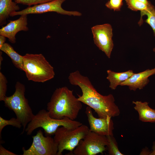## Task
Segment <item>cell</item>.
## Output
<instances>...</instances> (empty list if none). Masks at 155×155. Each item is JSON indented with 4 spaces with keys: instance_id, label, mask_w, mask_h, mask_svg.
Listing matches in <instances>:
<instances>
[{
    "instance_id": "ffe728a7",
    "label": "cell",
    "mask_w": 155,
    "mask_h": 155,
    "mask_svg": "<svg viewBox=\"0 0 155 155\" xmlns=\"http://www.w3.org/2000/svg\"><path fill=\"white\" fill-rule=\"evenodd\" d=\"M10 125L13 126L20 128L22 125L21 122L17 118L12 117L9 120H7L0 116V138H1V132L3 128L6 126Z\"/></svg>"
},
{
    "instance_id": "44dd1931",
    "label": "cell",
    "mask_w": 155,
    "mask_h": 155,
    "mask_svg": "<svg viewBox=\"0 0 155 155\" xmlns=\"http://www.w3.org/2000/svg\"><path fill=\"white\" fill-rule=\"evenodd\" d=\"M128 7L131 10L140 11L146 9L148 7L150 2L148 5L138 0H125Z\"/></svg>"
},
{
    "instance_id": "d4e9b609",
    "label": "cell",
    "mask_w": 155,
    "mask_h": 155,
    "mask_svg": "<svg viewBox=\"0 0 155 155\" xmlns=\"http://www.w3.org/2000/svg\"><path fill=\"white\" fill-rule=\"evenodd\" d=\"M5 149L1 144L0 145V155H17Z\"/></svg>"
},
{
    "instance_id": "5bb4252c",
    "label": "cell",
    "mask_w": 155,
    "mask_h": 155,
    "mask_svg": "<svg viewBox=\"0 0 155 155\" xmlns=\"http://www.w3.org/2000/svg\"><path fill=\"white\" fill-rule=\"evenodd\" d=\"M134 108L138 113L139 120L143 122H155V110L150 107L148 102L133 101Z\"/></svg>"
},
{
    "instance_id": "2e32d148",
    "label": "cell",
    "mask_w": 155,
    "mask_h": 155,
    "mask_svg": "<svg viewBox=\"0 0 155 155\" xmlns=\"http://www.w3.org/2000/svg\"><path fill=\"white\" fill-rule=\"evenodd\" d=\"M107 79L109 81V87L111 89L115 90L122 82L129 78L134 73L132 70L122 72H116L108 70L107 71Z\"/></svg>"
},
{
    "instance_id": "30bf717a",
    "label": "cell",
    "mask_w": 155,
    "mask_h": 155,
    "mask_svg": "<svg viewBox=\"0 0 155 155\" xmlns=\"http://www.w3.org/2000/svg\"><path fill=\"white\" fill-rule=\"evenodd\" d=\"M91 29L94 44L110 58L114 46L112 26L109 24H105L95 26Z\"/></svg>"
},
{
    "instance_id": "4dcf8cb0",
    "label": "cell",
    "mask_w": 155,
    "mask_h": 155,
    "mask_svg": "<svg viewBox=\"0 0 155 155\" xmlns=\"http://www.w3.org/2000/svg\"><path fill=\"white\" fill-rule=\"evenodd\" d=\"M153 51L154 52H155V48L153 49Z\"/></svg>"
},
{
    "instance_id": "3957f363",
    "label": "cell",
    "mask_w": 155,
    "mask_h": 155,
    "mask_svg": "<svg viewBox=\"0 0 155 155\" xmlns=\"http://www.w3.org/2000/svg\"><path fill=\"white\" fill-rule=\"evenodd\" d=\"M23 56V71L28 80L43 83L54 78V68L43 55L26 53Z\"/></svg>"
},
{
    "instance_id": "83f0119b",
    "label": "cell",
    "mask_w": 155,
    "mask_h": 155,
    "mask_svg": "<svg viewBox=\"0 0 155 155\" xmlns=\"http://www.w3.org/2000/svg\"><path fill=\"white\" fill-rule=\"evenodd\" d=\"M152 149V150L151 151L150 155H155V142L153 143Z\"/></svg>"
},
{
    "instance_id": "cb8c5ba5",
    "label": "cell",
    "mask_w": 155,
    "mask_h": 155,
    "mask_svg": "<svg viewBox=\"0 0 155 155\" xmlns=\"http://www.w3.org/2000/svg\"><path fill=\"white\" fill-rule=\"evenodd\" d=\"M54 0H14L17 4H20L31 6L32 5L50 2Z\"/></svg>"
},
{
    "instance_id": "e0dca14e",
    "label": "cell",
    "mask_w": 155,
    "mask_h": 155,
    "mask_svg": "<svg viewBox=\"0 0 155 155\" xmlns=\"http://www.w3.org/2000/svg\"><path fill=\"white\" fill-rule=\"evenodd\" d=\"M0 50L5 53L11 59L14 66L19 69L23 71V56L16 51L9 44L5 42L0 48Z\"/></svg>"
},
{
    "instance_id": "277c9868",
    "label": "cell",
    "mask_w": 155,
    "mask_h": 155,
    "mask_svg": "<svg viewBox=\"0 0 155 155\" xmlns=\"http://www.w3.org/2000/svg\"><path fill=\"white\" fill-rule=\"evenodd\" d=\"M82 125L80 121L72 120L67 117L58 119L50 117L47 111L40 110L34 115L31 121L28 124L25 130L27 135H31L34 130L41 127L44 130L45 136L54 135L58 128L63 126L74 128Z\"/></svg>"
},
{
    "instance_id": "7a4b0ae2",
    "label": "cell",
    "mask_w": 155,
    "mask_h": 155,
    "mask_svg": "<svg viewBox=\"0 0 155 155\" xmlns=\"http://www.w3.org/2000/svg\"><path fill=\"white\" fill-rule=\"evenodd\" d=\"M82 102L67 87L57 88L47 104V110L50 117L61 119L67 117L75 120L82 108Z\"/></svg>"
},
{
    "instance_id": "8992f818",
    "label": "cell",
    "mask_w": 155,
    "mask_h": 155,
    "mask_svg": "<svg viewBox=\"0 0 155 155\" xmlns=\"http://www.w3.org/2000/svg\"><path fill=\"white\" fill-rule=\"evenodd\" d=\"M89 130L87 126L83 124L74 128L59 127L53 137L58 148L57 155H62L65 150L72 152Z\"/></svg>"
},
{
    "instance_id": "6da1fadb",
    "label": "cell",
    "mask_w": 155,
    "mask_h": 155,
    "mask_svg": "<svg viewBox=\"0 0 155 155\" xmlns=\"http://www.w3.org/2000/svg\"><path fill=\"white\" fill-rule=\"evenodd\" d=\"M68 78L71 85L78 86L82 90V95H78V100L93 109L99 117L119 115L120 110L112 94L104 96L99 93L89 78L78 70L70 73Z\"/></svg>"
},
{
    "instance_id": "9c48e42d",
    "label": "cell",
    "mask_w": 155,
    "mask_h": 155,
    "mask_svg": "<svg viewBox=\"0 0 155 155\" xmlns=\"http://www.w3.org/2000/svg\"><path fill=\"white\" fill-rule=\"evenodd\" d=\"M66 0H54L53 1L28 6L21 11L11 13L10 16L27 15L29 14H41L49 12H55L62 15L80 16L82 14L77 11H67L62 7V3Z\"/></svg>"
},
{
    "instance_id": "7c38bea8",
    "label": "cell",
    "mask_w": 155,
    "mask_h": 155,
    "mask_svg": "<svg viewBox=\"0 0 155 155\" xmlns=\"http://www.w3.org/2000/svg\"><path fill=\"white\" fill-rule=\"evenodd\" d=\"M27 25V15H21L18 19L9 21L5 26L2 27L0 29V35L8 38L9 41L12 43H15L17 33L22 31H27L28 30Z\"/></svg>"
},
{
    "instance_id": "f546056e",
    "label": "cell",
    "mask_w": 155,
    "mask_h": 155,
    "mask_svg": "<svg viewBox=\"0 0 155 155\" xmlns=\"http://www.w3.org/2000/svg\"><path fill=\"white\" fill-rule=\"evenodd\" d=\"M2 51H0V67L1 69V63L2 60H3V59L2 57Z\"/></svg>"
},
{
    "instance_id": "8fae6325",
    "label": "cell",
    "mask_w": 155,
    "mask_h": 155,
    "mask_svg": "<svg viewBox=\"0 0 155 155\" xmlns=\"http://www.w3.org/2000/svg\"><path fill=\"white\" fill-rule=\"evenodd\" d=\"M85 113L90 126V131L98 134L107 136L113 135L114 123L111 117L97 118L93 115L91 108L87 106Z\"/></svg>"
},
{
    "instance_id": "7402d4cb",
    "label": "cell",
    "mask_w": 155,
    "mask_h": 155,
    "mask_svg": "<svg viewBox=\"0 0 155 155\" xmlns=\"http://www.w3.org/2000/svg\"><path fill=\"white\" fill-rule=\"evenodd\" d=\"M7 81L4 74L0 72V101H4L6 97Z\"/></svg>"
},
{
    "instance_id": "9a60e30c",
    "label": "cell",
    "mask_w": 155,
    "mask_h": 155,
    "mask_svg": "<svg viewBox=\"0 0 155 155\" xmlns=\"http://www.w3.org/2000/svg\"><path fill=\"white\" fill-rule=\"evenodd\" d=\"M20 9L17 3L12 0H0V25L5 24L11 14Z\"/></svg>"
},
{
    "instance_id": "5b68a950",
    "label": "cell",
    "mask_w": 155,
    "mask_h": 155,
    "mask_svg": "<svg viewBox=\"0 0 155 155\" xmlns=\"http://www.w3.org/2000/svg\"><path fill=\"white\" fill-rule=\"evenodd\" d=\"M15 90L12 95L7 96L4 101L5 106L13 111L16 118L23 127V133L28 124L31 121L34 115L25 96V85L17 82L15 86Z\"/></svg>"
},
{
    "instance_id": "ac0fdd59",
    "label": "cell",
    "mask_w": 155,
    "mask_h": 155,
    "mask_svg": "<svg viewBox=\"0 0 155 155\" xmlns=\"http://www.w3.org/2000/svg\"><path fill=\"white\" fill-rule=\"evenodd\" d=\"M144 15L147 16V18L145 22L152 28L155 36V8L150 3L146 9L141 11V18L138 23L140 26L142 24V18Z\"/></svg>"
},
{
    "instance_id": "d6986e66",
    "label": "cell",
    "mask_w": 155,
    "mask_h": 155,
    "mask_svg": "<svg viewBox=\"0 0 155 155\" xmlns=\"http://www.w3.org/2000/svg\"><path fill=\"white\" fill-rule=\"evenodd\" d=\"M108 144L106 147L109 155H123L119 150L117 144L113 135L106 136Z\"/></svg>"
},
{
    "instance_id": "4fadbf2b",
    "label": "cell",
    "mask_w": 155,
    "mask_h": 155,
    "mask_svg": "<svg viewBox=\"0 0 155 155\" xmlns=\"http://www.w3.org/2000/svg\"><path fill=\"white\" fill-rule=\"evenodd\" d=\"M155 74V68L147 69L137 73H134L129 78L123 82L121 86H127L130 90L135 91L137 89H143L149 82L148 77Z\"/></svg>"
},
{
    "instance_id": "484cf974",
    "label": "cell",
    "mask_w": 155,
    "mask_h": 155,
    "mask_svg": "<svg viewBox=\"0 0 155 155\" xmlns=\"http://www.w3.org/2000/svg\"><path fill=\"white\" fill-rule=\"evenodd\" d=\"M6 37L5 36L0 35V48L5 43Z\"/></svg>"
},
{
    "instance_id": "f1b7e54d",
    "label": "cell",
    "mask_w": 155,
    "mask_h": 155,
    "mask_svg": "<svg viewBox=\"0 0 155 155\" xmlns=\"http://www.w3.org/2000/svg\"><path fill=\"white\" fill-rule=\"evenodd\" d=\"M138 0L147 5H148L150 2L148 1V0Z\"/></svg>"
},
{
    "instance_id": "52a82bcc",
    "label": "cell",
    "mask_w": 155,
    "mask_h": 155,
    "mask_svg": "<svg viewBox=\"0 0 155 155\" xmlns=\"http://www.w3.org/2000/svg\"><path fill=\"white\" fill-rule=\"evenodd\" d=\"M106 136L89 130L73 151L74 155H96L103 154L106 150Z\"/></svg>"
},
{
    "instance_id": "603a6c76",
    "label": "cell",
    "mask_w": 155,
    "mask_h": 155,
    "mask_svg": "<svg viewBox=\"0 0 155 155\" xmlns=\"http://www.w3.org/2000/svg\"><path fill=\"white\" fill-rule=\"evenodd\" d=\"M123 5V0H109L105 4L107 8L115 11H120Z\"/></svg>"
},
{
    "instance_id": "ba28073f",
    "label": "cell",
    "mask_w": 155,
    "mask_h": 155,
    "mask_svg": "<svg viewBox=\"0 0 155 155\" xmlns=\"http://www.w3.org/2000/svg\"><path fill=\"white\" fill-rule=\"evenodd\" d=\"M33 142L29 148L23 147V155H57L58 148L53 138L44 136L41 130L32 136Z\"/></svg>"
},
{
    "instance_id": "4316f807",
    "label": "cell",
    "mask_w": 155,
    "mask_h": 155,
    "mask_svg": "<svg viewBox=\"0 0 155 155\" xmlns=\"http://www.w3.org/2000/svg\"><path fill=\"white\" fill-rule=\"evenodd\" d=\"M151 151L150 152L149 151V150H148L147 148H144V149H143L142 151L140 153V155H149L151 153Z\"/></svg>"
}]
</instances>
